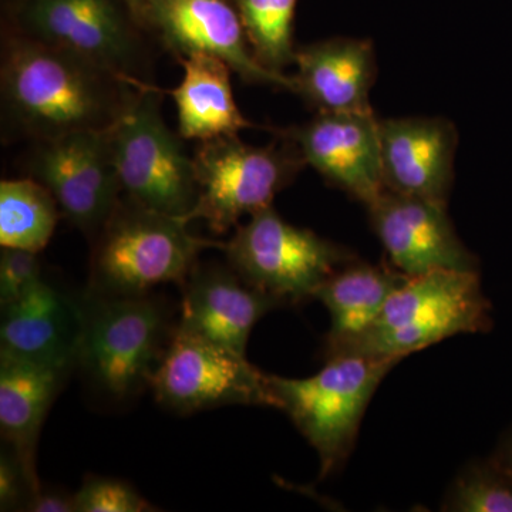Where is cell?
Returning a JSON list of instances; mask_svg holds the SVG:
<instances>
[{
    "mask_svg": "<svg viewBox=\"0 0 512 512\" xmlns=\"http://www.w3.org/2000/svg\"><path fill=\"white\" fill-rule=\"evenodd\" d=\"M184 217L121 198L93 238L87 292L99 296L150 295L157 286L187 282L204 249L224 242L195 237Z\"/></svg>",
    "mask_w": 512,
    "mask_h": 512,
    "instance_id": "3",
    "label": "cell"
},
{
    "mask_svg": "<svg viewBox=\"0 0 512 512\" xmlns=\"http://www.w3.org/2000/svg\"><path fill=\"white\" fill-rule=\"evenodd\" d=\"M143 28L153 30L178 60L205 53L224 60L244 82L296 94L295 77L256 60L232 0H144Z\"/></svg>",
    "mask_w": 512,
    "mask_h": 512,
    "instance_id": "12",
    "label": "cell"
},
{
    "mask_svg": "<svg viewBox=\"0 0 512 512\" xmlns=\"http://www.w3.org/2000/svg\"><path fill=\"white\" fill-rule=\"evenodd\" d=\"M30 494L32 488L18 458L10 448L3 450L0 456V510H23Z\"/></svg>",
    "mask_w": 512,
    "mask_h": 512,
    "instance_id": "27",
    "label": "cell"
},
{
    "mask_svg": "<svg viewBox=\"0 0 512 512\" xmlns=\"http://www.w3.org/2000/svg\"><path fill=\"white\" fill-rule=\"evenodd\" d=\"M192 161L198 194L188 220L204 221L215 235L271 207L305 165L288 138L286 144L255 147L238 136L202 141Z\"/></svg>",
    "mask_w": 512,
    "mask_h": 512,
    "instance_id": "8",
    "label": "cell"
},
{
    "mask_svg": "<svg viewBox=\"0 0 512 512\" xmlns=\"http://www.w3.org/2000/svg\"><path fill=\"white\" fill-rule=\"evenodd\" d=\"M282 306L227 265L197 264L183 285L181 326L247 355L249 336L266 313Z\"/></svg>",
    "mask_w": 512,
    "mask_h": 512,
    "instance_id": "17",
    "label": "cell"
},
{
    "mask_svg": "<svg viewBox=\"0 0 512 512\" xmlns=\"http://www.w3.org/2000/svg\"><path fill=\"white\" fill-rule=\"evenodd\" d=\"M407 278L393 266L365 264L356 258L330 276L315 295L330 313L325 352L365 332Z\"/></svg>",
    "mask_w": 512,
    "mask_h": 512,
    "instance_id": "21",
    "label": "cell"
},
{
    "mask_svg": "<svg viewBox=\"0 0 512 512\" xmlns=\"http://www.w3.org/2000/svg\"><path fill=\"white\" fill-rule=\"evenodd\" d=\"M67 373L0 352V430L25 470L32 494L42 485L36 471L40 431Z\"/></svg>",
    "mask_w": 512,
    "mask_h": 512,
    "instance_id": "19",
    "label": "cell"
},
{
    "mask_svg": "<svg viewBox=\"0 0 512 512\" xmlns=\"http://www.w3.org/2000/svg\"><path fill=\"white\" fill-rule=\"evenodd\" d=\"M82 335L76 367L114 402L151 386L171 332L168 313L153 295L82 298Z\"/></svg>",
    "mask_w": 512,
    "mask_h": 512,
    "instance_id": "4",
    "label": "cell"
},
{
    "mask_svg": "<svg viewBox=\"0 0 512 512\" xmlns=\"http://www.w3.org/2000/svg\"><path fill=\"white\" fill-rule=\"evenodd\" d=\"M76 512H150L153 504L117 478L89 476L74 494Z\"/></svg>",
    "mask_w": 512,
    "mask_h": 512,
    "instance_id": "25",
    "label": "cell"
},
{
    "mask_svg": "<svg viewBox=\"0 0 512 512\" xmlns=\"http://www.w3.org/2000/svg\"><path fill=\"white\" fill-rule=\"evenodd\" d=\"M37 252L18 248H2L0 254V305L2 308L19 301L42 281V265Z\"/></svg>",
    "mask_w": 512,
    "mask_h": 512,
    "instance_id": "26",
    "label": "cell"
},
{
    "mask_svg": "<svg viewBox=\"0 0 512 512\" xmlns=\"http://www.w3.org/2000/svg\"><path fill=\"white\" fill-rule=\"evenodd\" d=\"M252 53L262 66L284 72L295 63L293 19L296 0H232Z\"/></svg>",
    "mask_w": 512,
    "mask_h": 512,
    "instance_id": "23",
    "label": "cell"
},
{
    "mask_svg": "<svg viewBox=\"0 0 512 512\" xmlns=\"http://www.w3.org/2000/svg\"><path fill=\"white\" fill-rule=\"evenodd\" d=\"M493 325L478 271H434L409 276L389 296L375 322L356 338L328 350L400 360L457 335L484 333Z\"/></svg>",
    "mask_w": 512,
    "mask_h": 512,
    "instance_id": "2",
    "label": "cell"
},
{
    "mask_svg": "<svg viewBox=\"0 0 512 512\" xmlns=\"http://www.w3.org/2000/svg\"><path fill=\"white\" fill-rule=\"evenodd\" d=\"M379 119L375 113H319L286 131L301 154L328 183L365 205L386 188L383 183Z\"/></svg>",
    "mask_w": 512,
    "mask_h": 512,
    "instance_id": "14",
    "label": "cell"
},
{
    "mask_svg": "<svg viewBox=\"0 0 512 512\" xmlns=\"http://www.w3.org/2000/svg\"><path fill=\"white\" fill-rule=\"evenodd\" d=\"M184 76L174 90L178 133L184 140L202 141L238 136L254 127L239 110L232 90V69L218 57L195 53L180 59Z\"/></svg>",
    "mask_w": 512,
    "mask_h": 512,
    "instance_id": "20",
    "label": "cell"
},
{
    "mask_svg": "<svg viewBox=\"0 0 512 512\" xmlns=\"http://www.w3.org/2000/svg\"><path fill=\"white\" fill-rule=\"evenodd\" d=\"M441 510L512 512V473L493 457L467 464L448 487Z\"/></svg>",
    "mask_w": 512,
    "mask_h": 512,
    "instance_id": "24",
    "label": "cell"
},
{
    "mask_svg": "<svg viewBox=\"0 0 512 512\" xmlns=\"http://www.w3.org/2000/svg\"><path fill=\"white\" fill-rule=\"evenodd\" d=\"M493 458L512 473V429L505 434L503 440L498 444Z\"/></svg>",
    "mask_w": 512,
    "mask_h": 512,
    "instance_id": "29",
    "label": "cell"
},
{
    "mask_svg": "<svg viewBox=\"0 0 512 512\" xmlns=\"http://www.w3.org/2000/svg\"><path fill=\"white\" fill-rule=\"evenodd\" d=\"M296 94L318 113H372L376 56L367 40H322L296 49Z\"/></svg>",
    "mask_w": 512,
    "mask_h": 512,
    "instance_id": "18",
    "label": "cell"
},
{
    "mask_svg": "<svg viewBox=\"0 0 512 512\" xmlns=\"http://www.w3.org/2000/svg\"><path fill=\"white\" fill-rule=\"evenodd\" d=\"M30 173L52 192L62 215L92 239L123 195L104 128L37 141Z\"/></svg>",
    "mask_w": 512,
    "mask_h": 512,
    "instance_id": "11",
    "label": "cell"
},
{
    "mask_svg": "<svg viewBox=\"0 0 512 512\" xmlns=\"http://www.w3.org/2000/svg\"><path fill=\"white\" fill-rule=\"evenodd\" d=\"M397 360L359 355L326 357L316 375L288 379L271 375L278 410L288 414L315 448L320 477L348 460L370 400Z\"/></svg>",
    "mask_w": 512,
    "mask_h": 512,
    "instance_id": "6",
    "label": "cell"
},
{
    "mask_svg": "<svg viewBox=\"0 0 512 512\" xmlns=\"http://www.w3.org/2000/svg\"><path fill=\"white\" fill-rule=\"evenodd\" d=\"M137 83L23 35L3 57V110L10 126L36 141L103 130Z\"/></svg>",
    "mask_w": 512,
    "mask_h": 512,
    "instance_id": "1",
    "label": "cell"
},
{
    "mask_svg": "<svg viewBox=\"0 0 512 512\" xmlns=\"http://www.w3.org/2000/svg\"><path fill=\"white\" fill-rule=\"evenodd\" d=\"M23 511L30 512H76L74 494L60 488L42 487L30 495Z\"/></svg>",
    "mask_w": 512,
    "mask_h": 512,
    "instance_id": "28",
    "label": "cell"
},
{
    "mask_svg": "<svg viewBox=\"0 0 512 512\" xmlns=\"http://www.w3.org/2000/svg\"><path fill=\"white\" fill-rule=\"evenodd\" d=\"M126 3L128 10H130L133 18L136 19L138 25L143 28V8L144 0H123Z\"/></svg>",
    "mask_w": 512,
    "mask_h": 512,
    "instance_id": "30",
    "label": "cell"
},
{
    "mask_svg": "<svg viewBox=\"0 0 512 512\" xmlns=\"http://www.w3.org/2000/svg\"><path fill=\"white\" fill-rule=\"evenodd\" d=\"M366 208L390 264L402 274L478 271L476 255L458 237L447 202L384 190Z\"/></svg>",
    "mask_w": 512,
    "mask_h": 512,
    "instance_id": "13",
    "label": "cell"
},
{
    "mask_svg": "<svg viewBox=\"0 0 512 512\" xmlns=\"http://www.w3.org/2000/svg\"><path fill=\"white\" fill-rule=\"evenodd\" d=\"M160 94L144 82L131 89L116 119L104 128L107 150L124 197L188 220L198 194L194 161L165 124Z\"/></svg>",
    "mask_w": 512,
    "mask_h": 512,
    "instance_id": "5",
    "label": "cell"
},
{
    "mask_svg": "<svg viewBox=\"0 0 512 512\" xmlns=\"http://www.w3.org/2000/svg\"><path fill=\"white\" fill-rule=\"evenodd\" d=\"M221 251L242 281L282 305L315 299L320 286L355 259L348 249L284 220L272 205L238 225Z\"/></svg>",
    "mask_w": 512,
    "mask_h": 512,
    "instance_id": "7",
    "label": "cell"
},
{
    "mask_svg": "<svg viewBox=\"0 0 512 512\" xmlns=\"http://www.w3.org/2000/svg\"><path fill=\"white\" fill-rule=\"evenodd\" d=\"M62 211L45 185L33 177L0 183V245L43 251Z\"/></svg>",
    "mask_w": 512,
    "mask_h": 512,
    "instance_id": "22",
    "label": "cell"
},
{
    "mask_svg": "<svg viewBox=\"0 0 512 512\" xmlns=\"http://www.w3.org/2000/svg\"><path fill=\"white\" fill-rule=\"evenodd\" d=\"M82 319V299L43 278L2 308L0 352L70 372L77 363Z\"/></svg>",
    "mask_w": 512,
    "mask_h": 512,
    "instance_id": "16",
    "label": "cell"
},
{
    "mask_svg": "<svg viewBox=\"0 0 512 512\" xmlns=\"http://www.w3.org/2000/svg\"><path fill=\"white\" fill-rule=\"evenodd\" d=\"M151 389L161 406L191 414L222 406L278 409L271 375L248 362L247 355L174 326Z\"/></svg>",
    "mask_w": 512,
    "mask_h": 512,
    "instance_id": "9",
    "label": "cell"
},
{
    "mask_svg": "<svg viewBox=\"0 0 512 512\" xmlns=\"http://www.w3.org/2000/svg\"><path fill=\"white\" fill-rule=\"evenodd\" d=\"M19 19L25 36L143 82L141 26L123 0H22Z\"/></svg>",
    "mask_w": 512,
    "mask_h": 512,
    "instance_id": "10",
    "label": "cell"
},
{
    "mask_svg": "<svg viewBox=\"0 0 512 512\" xmlns=\"http://www.w3.org/2000/svg\"><path fill=\"white\" fill-rule=\"evenodd\" d=\"M383 183L407 197L447 202L454 180L457 130L441 117L379 121Z\"/></svg>",
    "mask_w": 512,
    "mask_h": 512,
    "instance_id": "15",
    "label": "cell"
}]
</instances>
